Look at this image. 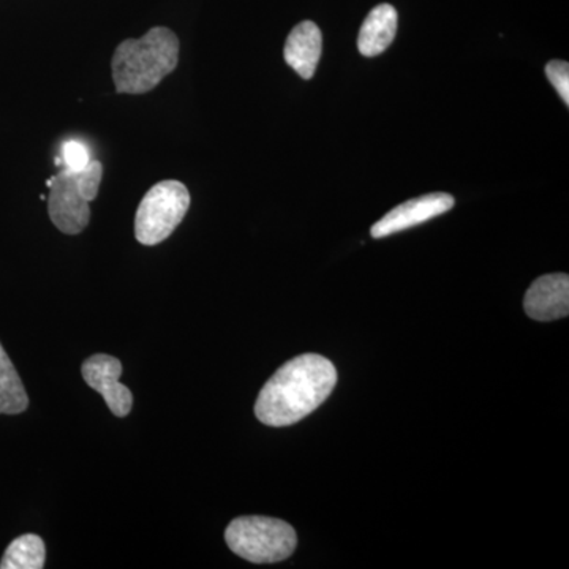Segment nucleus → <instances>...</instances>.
I'll use <instances>...</instances> for the list:
<instances>
[{"label": "nucleus", "instance_id": "nucleus-1", "mask_svg": "<svg viewBox=\"0 0 569 569\" xmlns=\"http://www.w3.org/2000/svg\"><path fill=\"white\" fill-rule=\"evenodd\" d=\"M337 370L320 355H302L280 367L264 385L254 403V415L266 426L296 425L331 396Z\"/></svg>", "mask_w": 569, "mask_h": 569}, {"label": "nucleus", "instance_id": "nucleus-2", "mask_svg": "<svg viewBox=\"0 0 569 569\" xmlns=\"http://www.w3.org/2000/svg\"><path fill=\"white\" fill-rule=\"evenodd\" d=\"M179 50L178 36L162 26L141 39L123 40L111 61L116 91L130 96L151 92L178 67Z\"/></svg>", "mask_w": 569, "mask_h": 569}, {"label": "nucleus", "instance_id": "nucleus-3", "mask_svg": "<svg viewBox=\"0 0 569 569\" xmlns=\"http://www.w3.org/2000/svg\"><path fill=\"white\" fill-rule=\"evenodd\" d=\"M103 164L92 160L84 170L66 168L52 176L48 212L51 222L66 234H80L91 220V201L99 194Z\"/></svg>", "mask_w": 569, "mask_h": 569}, {"label": "nucleus", "instance_id": "nucleus-4", "mask_svg": "<svg viewBox=\"0 0 569 569\" xmlns=\"http://www.w3.org/2000/svg\"><path fill=\"white\" fill-rule=\"evenodd\" d=\"M224 541L236 556L260 565L287 560L298 546L290 523L264 516L234 519L224 531Z\"/></svg>", "mask_w": 569, "mask_h": 569}, {"label": "nucleus", "instance_id": "nucleus-5", "mask_svg": "<svg viewBox=\"0 0 569 569\" xmlns=\"http://www.w3.org/2000/svg\"><path fill=\"white\" fill-rule=\"evenodd\" d=\"M190 208L189 189L168 179L156 183L142 198L134 217V238L142 246H157L173 234Z\"/></svg>", "mask_w": 569, "mask_h": 569}, {"label": "nucleus", "instance_id": "nucleus-6", "mask_svg": "<svg viewBox=\"0 0 569 569\" xmlns=\"http://www.w3.org/2000/svg\"><path fill=\"white\" fill-rule=\"evenodd\" d=\"M81 373L86 383L93 391L102 395L114 417L123 418L132 411L133 396L130 389L119 381L122 376V365L118 358H112L110 355H93L86 359Z\"/></svg>", "mask_w": 569, "mask_h": 569}, {"label": "nucleus", "instance_id": "nucleus-7", "mask_svg": "<svg viewBox=\"0 0 569 569\" xmlns=\"http://www.w3.org/2000/svg\"><path fill=\"white\" fill-rule=\"evenodd\" d=\"M452 206H455V198L448 193H429L415 198L407 203L396 206L383 219L373 224L370 233L377 239L400 233L451 211Z\"/></svg>", "mask_w": 569, "mask_h": 569}, {"label": "nucleus", "instance_id": "nucleus-8", "mask_svg": "<svg viewBox=\"0 0 569 569\" xmlns=\"http://www.w3.org/2000/svg\"><path fill=\"white\" fill-rule=\"evenodd\" d=\"M527 316L537 321H553L568 317L569 277L549 274L535 280L523 299Z\"/></svg>", "mask_w": 569, "mask_h": 569}, {"label": "nucleus", "instance_id": "nucleus-9", "mask_svg": "<svg viewBox=\"0 0 569 569\" xmlns=\"http://www.w3.org/2000/svg\"><path fill=\"white\" fill-rule=\"evenodd\" d=\"M323 48V37L316 22L302 21L296 26L284 43V62L305 80L316 74Z\"/></svg>", "mask_w": 569, "mask_h": 569}, {"label": "nucleus", "instance_id": "nucleus-10", "mask_svg": "<svg viewBox=\"0 0 569 569\" xmlns=\"http://www.w3.org/2000/svg\"><path fill=\"white\" fill-rule=\"evenodd\" d=\"M397 21V11L389 3H381L370 11L359 31V52L366 58H376L387 51L396 39Z\"/></svg>", "mask_w": 569, "mask_h": 569}, {"label": "nucleus", "instance_id": "nucleus-11", "mask_svg": "<svg viewBox=\"0 0 569 569\" xmlns=\"http://www.w3.org/2000/svg\"><path fill=\"white\" fill-rule=\"evenodd\" d=\"M28 407L29 397L24 385L0 343V415H20Z\"/></svg>", "mask_w": 569, "mask_h": 569}, {"label": "nucleus", "instance_id": "nucleus-12", "mask_svg": "<svg viewBox=\"0 0 569 569\" xmlns=\"http://www.w3.org/2000/svg\"><path fill=\"white\" fill-rule=\"evenodd\" d=\"M44 557H47V550H44L43 539L37 535H22L7 548L0 561V568L41 569L44 567Z\"/></svg>", "mask_w": 569, "mask_h": 569}, {"label": "nucleus", "instance_id": "nucleus-13", "mask_svg": "<svg viewBox=\"0 0 569 569\" xmlns=\"http://www.w3.org/2000/svg\"><path fill=\"white\" fill-rule=\"evenodd\" d=\"M62 160L66 168L73 171H81L92 162L89 149L80 141L70 140L63 142Z\"/></svg>", "mask_w": 569, "mask_h": 569}, {"label": "nucleus", "instance_id": "nucleus-14", "mask_svg": "<svg viewBox=\"0 0 569 569\" xmlns=\"http://www.w3.org/2000/svg\"><path fill=\"white\" fill-rule=\"evenodd\" d=\"M546 77L550 84L557 89L561 100L569 104V63L563 61H552L546 66Z\"/></svg>", "mask_w": 569, "mask_h": 569}]
</instances>
